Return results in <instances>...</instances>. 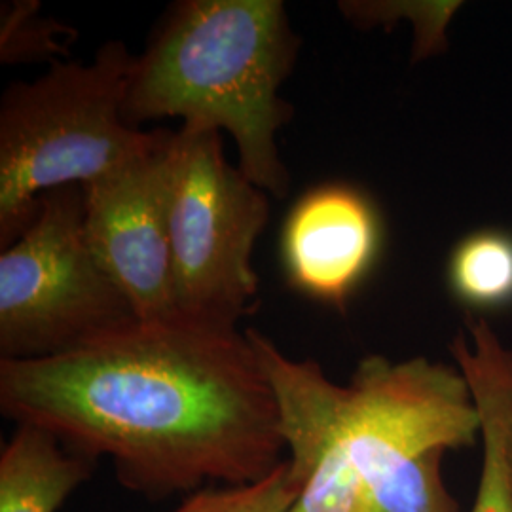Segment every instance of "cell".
<instances>
[{
	"mask_svg": "<svg viewBox=\"0 0 512 512\" xmlns=\"http://www.w3.org/2000/svg\"><path fill=\"white\" fill-rule=\"evenodd\" d=\"M0 410L74 454L110 459L118 482L150 501L255 484L287 459L247 332L181 315L48 359L0 361Z\"/></svg>",
	"mask_w": 512,
	"mask_h": 512,
	"instance_id": "1",
	"label": "cell"
},
{
	"mask_svg": "<svg viewBox=\"0 0 512 512\" xmlns=\"http://www.w3.org/2000/svg\"><path fill=\"white\" fill-rule=\"evenodd\" d=\"M245 332L274 387L291 461L363 492L378 512H461L442 459L475 446L480 414L458 366L368 355L340 385L317 361H294L264 332Z\"/></svg>",
	"mask_w": 512,
	"mask_h": 512,
	"instance_id": "2",
	"label": "cell"
},
{
	"mask_svg": "<svg viewBox=\"0 0 512 512\" xmlns=\"http://www.w3.org/2000/svg\"><path fill=\"white\" fill-rule=\"evenodd\" d=\"M300 38L281 0H183L173 4L133 57L124 99L131 128L162 118L226 131L243 175L277 200L291 175L277 133L294 110L281 86Z\"/></svg>",
	"mask_w": 512,
	"mask_h": 512,
	"instance_id": "3",
	"label": "cell"
},
{
	"mask_svg": "<svg viewBox=\"0 0 512 512\" xmlns=\"http://www.w3.org/2000/svg\"><path fill=\"white\" fill-rule=\"evenodd\" d=\"M133 57L105 42L90 63L57 61L0 101V249L21 236L46 192L86 186L152 147L162 129L131 128L124 99Z\"/></svg>",
	"mask_w": 512,
	"mask_h": 512,
	"instance_id": "4",
	"label": "cell"
},
{
	"mask_svg": "<svg viewBox=\"0 0 512 512\" xmlns=\"http://www.w3.org/2000/svg\"><path fill=\"white\" fill-rule=\"evenodd\" d=\"M137 321L86 236L84 188L46 192L0 255V361L63 355Z\"/></svg>",
	"mask_w": 512,
	"mask_h": 512,
	"instance_id": "5",
	"label": "cell"
},
{
	"mask_svg": "<svg viewBox=\"0 0 512 512\" xmlns=\"http://www.w3.org/2000/svg\"><path fill=\"white\" fill-rule=\"evenodd\" d=\"M268 220V194L226 160L219 131H175L169 239L177 315L238 327L258 294L253 251Z\"/></svg>",
	"mask_w": 512,
	"mask_h": 512,
	"instance_id": "6",
	"label": "cell"
},
{
	"mask_svg": "<svg viewBox=\"0 0 512 512\" xmlns=\"http://www.w3.org/2000/svg\"><path fill=\"white\" fill-rule=\"evenodd\" d=\"M175 131L84 188V226L93 253L141 321L175 317L169 192Z\"/></svg>",
	"mask_w": 512,
	"mask_h": 512,
	"instance_id": "7",
	"label": "cell"
},
{
	"mask_svg": "<svg viewBox=\"0 0 512 512\" xmlns=\"http://www.w3.org/2000/svg\"><path fill=\"white\" fill-rule=\"evenodd\" d=\"M384 249V222L376 203L346 183L310 188L281 230V264L289 285L334 310L374 272Z\"/></svg>",
	"mask_w": 512,
	"mask_h": 512,
	"instance_id": "8",
	"label": "cell"
},
{
	"mask_svg": "<svg viewBox=\"0 0 512 512\" xmlns=\"http://www.w3.org/2000/svg\"><path fill=\"white\" fill-rule=\"evenodd\" d=\"M471 342L459 334L450 344L461 374L469 382L480 414L482 471L471 512H512L505 418L512 401V353L486 319H469Z\"/></svg>",
	"mask_w": 512,
	"mask_h": 512,
	"instance_id": "9",
	"label": "cell"
},
{
	"mask_svg": "<svg viewBox=\"0 0 512 512\" xmlns=\"http://www.w3.org/2000/svg\"><path fill=\"white\" fill-rule=\"evenodd\" d=\"M93 469L50 433L18 425L0 454V512H57Z\"/></svg>",
	"mask_w": 512,
	"mask_h": 512,
	"instance_id": "10",
	"label": "cell"
},
{
	"mask_svg": "<svg viewBox=\"0 0 512 512\" xmlns=\"http://www.w3.org/2000/svg\"><path fill=\"white\" fill-rule=\"evenodd\" d=\"M448 289L469 310H501L512 304V236L480 230L454 247L446 268Z\"/></svg>",
	"mask_w": 512,
	"mask_h": 512,
	"instance_id": "11",
	"label": "cell"
},
{
	"mask_svg": "<svg viewBox=\"0 0 512 512\" xmlns=\"http://www.w3.org/2000/svg\"><path fill=\"white\" fill-rule=\"evenodd\" d=\"M76 31L54 19L40 16L38 2H10L2 8L0 59L2 63L21 61H67Z\"/></svg>",
	"mask_w": 512,
	"mask_h": 512,
	"instance_id": "12",
	"label": "cell"
},
{
	"mask_svg": "<svg viewBox=\"0 0 512 512\" xmlns=\"http://www.w3.org/2000/svg\"><path fill=\"white\" fill-rule=\"evenodd\" d=\"M304 490V478L285 459L255 484L205 488L188 495L173 512H289Z\"/></svg>",
	"mask_w": 512,
	"mask_h": 512,
	"instance_id": "13",
	"label": "cell"
},
{
	"mask_svg": "<svg viewBox=\"0 0 512 512\" xmlns=\"http://www.w3.org/2000/svg\"><path fill=\"white\" fill-rule=\"evenodd\" d=\"M461 6L459 2H342L346 18L363 29L391 27L408 18L414 27V61L427 59L446 48V27Z\"/></svg>",
	"mask_w": 512,
	"mask_h": 512,
	"instance_id": "14",
	"label": "cell"
},
{
	"mask_svg": "<svg viewBox=\"0 0 512 512\" xmlns=\"http://www.w3.org/2000/svg\"><path fill=\"white\" fill-rule=\"evenodd\" d=\"M505 431H507V463H509V475H511L512 482V401L509 408H507Z\"/></svg>",
	"mask_w": 512,
	"mask_h": 512,
	"instance_id": "15",
	"label": "cell"
}]
</instances>
